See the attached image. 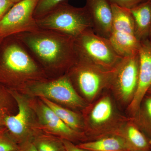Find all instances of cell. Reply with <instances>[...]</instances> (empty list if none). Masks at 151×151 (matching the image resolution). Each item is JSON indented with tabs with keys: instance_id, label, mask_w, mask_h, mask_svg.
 I'll use <instances>...</instances> for the list:
<instances>
[{
	"instance_id": "11",
	"label": "cell",
	"mask_w": 151,
	"mask_h": 151,
	"mask_svg": "<svg viewBox=\"0 0 151 151\" xmlns=\"http://www.w3.org/2000/svg\"><path fill=\"white\" fill-rule=\"evenodd\" d=\"M9 91L17 104L18 111L15 115H9L4 118L6 129L11 138L18 145L26 141H32L36 134L30 129L32 118L30 105L26 99L17 91Z\"/></svg>"
},
{
	"instance_id": "5",
	"label": "cell",
	"mask_w": 151,
	"mask_h": 151,
	"mask_svg": "<svg viewBox=\"0 0 151 151\" xmlns=\"http://www.w3.org/2000/svg\"><path fill=\"white\" fill-rule=\"evenodd\" d=\"M84 110L86 113L83 119L87 141L111 134L127 119L118 113L108 94L88 105Z\"/></svg>"
},
{
	"instance_id": "16",
	"label": "cell",
	"mask_w": 151,
	"mask_h": 151,
	"mask_svg": "<svg viewBox=\"0 0 151 151\" xmlns=\"http://www.w3.org/2000/svg\"><path fill=\"white\" fill-rule=\"evenodd\" d=\"M76 145L89 151H132L123 138L113 134L103 135Z\"/></svg>"
},
{
	"instance_id": "17",
	"label": "cell",
	"mask_w": 151,
	"mask_h": 151,
	"mask_svg": "<svg viewBox=\"0 0 151 151\" xmlns=\"http://www.w3.org/2000/svg\"><path fill=\"white\" fill-rule=\"evenodd\" d=\"M129 10L134 19L138 40L141 41L149 38L151 27V0H147Z\"/></svg>"
},
{
	"instance_id": "14",
	"label": "cell",
	"mask_w": 151,
	"mask_h": 151,
	"mask_svg": "<svg viewBox=\"0 0 151 151\" xmlns=\"http://www.w3.org/2000/svg\"><path fill=\"white\" fill-rule=\"evenodd\" d=\"M92 19L94 32L109 38L113 21V13L108 0H86L85 5Z\"/></svg>"
},
{
	"instance_id": "13",
	"label": "cell",
	"mask_w": 151,
	"mask_h": 151,
	"mask_svg": "<svg viewBox=\"0 0 151 151\" xmlns=\"http://www.w3.org/2000/svg\"><path fill=\"white\" fill-rule=\"evenodd\" d=\"M37 114L41 124L55 137L73 143L87 141L85 134L76 132L68 127L44 103L39 105Z\"/></svg>"
},
{
	"instance_id": "12",
	"label": "cell",
	"mask_w": 151,
	"mask_h": 151,
	"mask_svg": "<svg viewBox=\"0 0 151 151\" xmlns=\"http://www.w3.org/2000/svg\"><path fill=\"white\" fill-rule=\"evenodd\" d=\"M139 84L134 99L128 105L132 117L137 112L143 97L151 86V42L149 38L141 41L139 51Z\"/></svg>"
},
{
	"instance_id": "9",
	"label": "cell",
	"mask_w": 151,
	"mask_h": 151,
	"mask_svg": "<svg viewBox=\"0 0 151 151\" xmlns=\"http://www.w3.org/2000/svg\"><path fill=\"white\" fill-rule=\"evenodd\" d=\"M139 53L123 57L115 68L110 89L120 103L129 105L134 99L139 84Z\"/></svg>"
},
{
	"instance_id": "23",
	"label": "cell",
	"mask_w": 151,
	"mask_h": 151,
	"mask_svg": "<svg viewBox=\"0 0 151 151\" xmlns=\"http://www.w3.org/2000/svg\"><path fill=\"white\" fill-rule=\"evenodd\" d=\"M18 148V145L11 138L6 128L0 131V151H15Z\"/></svg>"
},
{
	"instance_id": "15",
	"label": "cell",
	"mask_w": 151,
	"mask_h": 151,
	"mask_svg": "<svg viewBox=\"0 0 151 151\" xmlns=\"http://www.w3.org/2000/svg\"><path fill=\"white\" fill-rule=\"evenodd\" d=\"M111 134H116L123 138L132 151H151L150 141L132 117L127 118L117 129Z\"/></svg>"
},
{
	"instance_id": "20",
	"label": "cell",
	"mask_w": 151,
	"mask_h": 151,
	"mask_svg": "<svg viewBox=\"0 0 151 151\" xmlns=\"http://www.w3.org/2000/svg\"><path fill=\"white\" fill-rule=\"evenodd\" d=\"M32 142L38 151H66L62 139L55 136L36 135Z\"/></svg>"
},
{
	"instance_id": "29",
	"label": "cell",
	"mask_w": 151,
	"mask_h": 151,
	"mask_svg": "<svg viewBox=\"0 0 151 151\" xmlns=\"http://www.w3.org/2000/svg\"><path fill=\"white\" fill-rule=\"evenodd\" d=\"M11 1L13 2V3L14 4H15L19 2L20 1H22V0H11Z\"/></svg>"
},
{
	"instance_id": "3",
	"label": "cell",
	"mask_w": 151,
	"mask_h": 151,
	"mask_svg": "<svg viewBox=\"0 0 151 151\" xmlns=\"http://www.w3.org/2000/svg\"><path fill=\"white\" fill-rule=\"evenodd\" d=\"M115 68L104 69L78 50L77 58L65 75L86 100L92 103L103 90L109 89Z\"/></svg>"
},
{
	"instance_id": "32",
	"label": "cell",
	"mask_w": 151,
	"mask_h": 151,
	"mask_svg": "<svg viewBox=\"0 0 151 151\" xmlns=\"http://www.w3.org/2000/svg\"><path fill=\"white\" fill-rule=\"evenodd\" d=\"M1 43H0V45H1Z\"/></svg>"
},
{
	"instance_id": "4",
	"label": "cell",
	"mask_w": 151,
	"mask_h": 151,
	"mask_svg": "<svg viewBox=\"0 0 151 151\" xmlns=\"http://www.w3.org/2000/svg\"><path fill=\"white\" fill-rule=\"evenodd\" d=\"M36 20L39 28L54 31L75 39L86 30L93 28L92 19L85 6L76 7L65 1Z\"/></svg>"
},
{
	"instance_id": "6",
	"label": "cell",
	"mask_w": 151,
	"mask_h": 151,
	"mask_svg": "<svg viewBox=\"0 0 151 151\" xmlns=\"http://www.w3.org/2000/svg\"><path fill=\"white\" fill-rule=\"evenodd\" d=\"M75 42L78 51L106 70L114 69L123 58L118 54L109 39L98 35L92 29L76 38Z\"/></svg>"
},
{
	"instance_id": "22",
	"label": "cell",
	"mask_w": 151,
	"mask_h": 151,
	"mask_svg": "<svg viewBox=\"0 0 151 151\" xmlns=\"http://www.w3.org/2000/svg\"><path fill=\"white\" fill-rule=\"evenodd\" d=\"M12 97L9 90L0 84V118L4 119L6 116L11 115L10 99Z\"/></svg>"
},
{
	"instance_id": "28",
	"label": "cell",
	"mask_w": 151,
	"mask_h": 151,
	"mask_svg": "<svg viewBox=\"0 0 151 151\" xmlns=\"http://www.w3.org/2000/svg\"><path fill=\"white\" fill-rule=\"evenodd\" d=\"M4 123V119L0 118V131L5 129Z\"/></svg>"
},
{
	"instance_id": "31",
	"label": "cell",
	"mask_w": 151,
	"mask_h": 151,
	"mask_svg": "<svg viewBox=\"0 0 151 151\" xmlns=\"http://www.w3.org/2000/svg\"><path fill=\"white\" fill-rule=\"evenodd\" d=\"M149 39L151 42V27L150 29V34H149Z\"/></svg>"
},
{
	"instance_id": "7",
	"label": "cell",
	"mask_w": 151,
	"mask_h": 151,
	"mask_svg": "<svg viewBox=\"0 0 151 151\" xmlns=\"http://www.w3.org/2000/svg\"><path fill=\"white\" fill-rule=\"evenodd\" d=\"M111 4L113 21L109 39L122 57L137 54L140 41L136 37L134 19L129 9Z\"/></svg>"
},
{
	"instance_id": "33",
	"label": "cell",
	"mask_w": 151,
	"mask_h": 151,
	"mask_svg": "<svg viewBox=\"0 0 151 151\" xmlns=\"http://www.w3.org/2000/svg\"></svg>"
},
{
	"instance_id": "2",
	"label": "cell",
	"mask_w": 151,
	"mask_h": 151,
	"mask_svg": "<svg viewBox=\"0 0 151 151\" xmlns=\"http://www.w3.org/2000/svg\"><path fill=\"white\" fill-rule=\"evenodd\" d=\"M13 37L0 52V84L12 90L24 82L44 80L45 75L24 45Z\"/></svg>"
},
{
	"instance_id": "8",
	"label": "cell",
	"mask_w": 151,
	"mask_h": 151,
	"mask_svg": "<svg viewBox=\"0 0 151 151\" xmlns=\"http://www.w3.org/2000/svg\"><path fill=\"white\" fill-rule=\"evenodd\" d=\"M32 94L73 109H84L88 104L77 93L66 75L51 81H31L26 84Z\"/></svg>"
},
{
	"instance_id": "34",
	"label": "cell",
	"mask_w": 151,
	"mask_h": 151,
	"mask_svg": "<svg viewBox=\"0 0 151 151\" xmlns=\"http://www.w3.org/2000/svg\"></svg>"
},
{
	"instance_id": "26",
	"label": "cell",
	"mask_w": 151,
	"mask_h": 151,
	"mask_svg": "<svg viewBox=\"0 0 151 151\" xmlns=\"http://www.w3.org/2000/svg\"><path fill=\"white\" fill-rule=\"evenodd\" d=\"M15 151H38L32 141H27L18 145V148Z\"/></svg>"
},
{
	"instance_id": "27",
	"label": "cell",
	"mask_w": 151,
	"mask_h": 151,
	"mask_svg": "<svg viewBox=\"0 0 151 151\" xmlns=\"http://www.w3.org/2000/svg\"><path fill=\"white\" fill-rule=\"evenodd\" d=\"M66 151H89L78 147L74 143L67 140L63 139Z\"/></svg>"
},
{
	"instance_id": "25",
	"label": "cell",
	"mask_w": 151,
	"mask_h": 151,
	"mask_svg": "<svg viewBox=\"0 0 151 151\" xmlns=\"http://www.w3.org/2000/svg\"><path fill=\"white\" fill-rule=\"evenodd\" d=\"M14 4L11 0H0V21Z\"/></svg>"
},
{
	"instance_id": "10",
	"label": "cell",
	"mask_w": 151,
	"mask_h": 151,
	"mask_svg": "<svg viewBox=\"0 0 151 151\" xmlns=\"http://www.w3.org/2000/svg\"><path fill=\"white\" fill-rule=\"evenodd\" d=\"M39 0H22L15 4L0 21V43L22 33L38 29L34 13Z\"/></svg>"
},
{
	"instance_id": "19",
	"label": "cell",
	"mask_w": 151,
	"mask_h": 151,
	"mask_svg": "<svg viewBox=\"0 0 151 151\" xmlns=\"http://www.w3.org/2000/svg\"><path fill=\"white\" fill-rule=\"evenodd\" d=\"M132 118L151 143V94L144 96L137 112Z\"/></svg>"
},
{
	"instance_id": "21",
	"label": "cell",
	"mask_w": 151,
	"mask_h": 151,
	"mask_svg": "<svg viewBox=\"0 0 151 151\" xmlns=\"http://www.w3.org/2000/svg\"><path fill=\"white\" fill-rule=\"evenodd\" d=\"M66 1L67 0H39L34 13L35 19H37L40 18L48 13L60 4Z\"/></svg>"
},
{
	"instance_id": "24",
	"label": "cell",
	"mask_w": 151,
	"mask_h": 151,
	"mask_svg": "<svg viewBox=\"0 0 151 151\" xmlns=\"http://www.w3.org/2000/svg\"><path fill=\"white\" fill-rule=\"evenodd\" d=\"M111 4H114L116 5L131 9L141 3L147 0H108Z\"/></svg>"
},
{
	"instance_id": "18",
	"label": "cell",
	"mask_w": 151,
	"mask_h": 151,
	"mask_svg": "<svg viewBox=\"0 0 151 151\" xmlns=\"http://www.w3.org/2000/svg\"><path fill=\"white\" fill-rule=\"evenodd\" d=\"M41 99L68 127L76 132L85 134L84 119L79 114L63 108L46 98L41 97Z\"/></svg>"
},
{
	"instance_id": "1",
	"label": "cell",
	"mask_w": 151,
	"mask_h": 151,
	"mask_svg": "<svg viewBox=\"0 0 151 151\" xmlns=\"http://www.w3.org/2000/svg\"><path fill=\"white\" fill-rule=\"evenodd\" d=\"M14 36L49 70L67 72L78 56L75 39L57 32L39 28Z\"/></svg>"
},
{
	"instance_id": "30",
	"label": "cell",
	"mask_w": 151,
	"mask_h": 151,
	"mask_svg": "<svg viewBox=\"0 0 151 151\" xmlns=\"http://www.w3.org/2000/svg\"><path fill=\"white\" fill-rule=\"evenodd\" d=\"M147 94H151V86H150V87L149 88L148 90Z\"/></svg>"
}]
</instances>
